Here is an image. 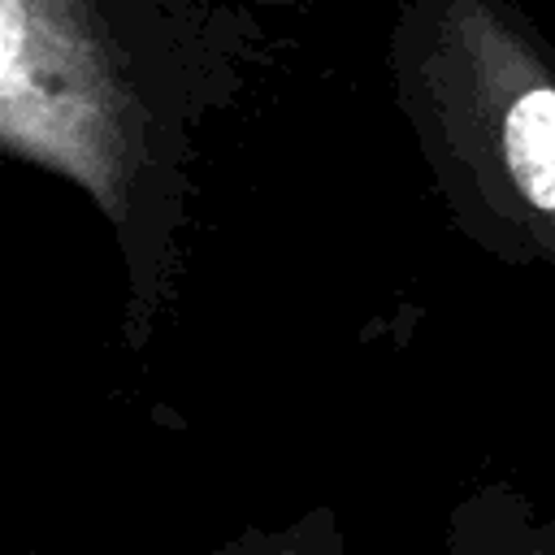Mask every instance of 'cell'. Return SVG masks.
<instances>
[{
    "mask_svg": "<svg viewBox=\"0 0 555 555\" xmlns=\"http://www.w3.org/2000/svg\"><path fill=\"white\" fill-rule=\"evenodd\" d=\"M499 143L520 195L533 208L555 212V91L525 87L503 108Z\"/></svg>",
    "mask_w": 555,
    "mask_h": 555,
    "instance_id": "cell-1",
    "label": "cell"
}]
</instances>
